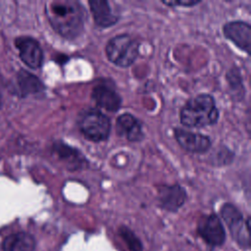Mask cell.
<instances>
[{
	"mask_svg": "<svg viewBox=\"0 0 251 251\" xmlns=\"http://www.w3.org/2000/svg\"><path fill=\"white\" fill-rule=\"evenodd\" d=\"M49 22L52 27L67 39L76 38L84 27V9L74 0L55 1L46 7Z\"/></svg>",
	"mask_w": 251,
	"mask_h": 251,
	"instance_id": "cell-1",
	"label": "cell"
},
{
	"mask_svg": "<svg viewBox=\"0 0 251 251\" xmlns=\"http://www.w3.org/2000/svg\"><path fill=\"white\" fill-rule=\"evenodd\" d=\"M179 120L186 127H205L219 120V110L213 96L202 93L189 99L180 109Z\"/></svg>",
	"mask_w": 251,
	"mask_h": 251,
	"instance_id": "cell-2",
	"label": "cell"
},
{
	"mask_svg": "<svg viewBox=\"0 0 251 251\" xmlns=\"http://www.w3.org/2000/svg\"><path fill=\"white\" fill-rule=\"evenodd\" d=\"M105 52L111 63L121 68H127L138 56L139 42L129 34H119L107 42Z\"/></svg>",
	"mask_w": 251,
	"mask_h": 251,
	"instance_id": "cell-3",
	"label": "cell"
},
{
	"mask_svg": "<svg viewBox=\"0 0 251 251\" xmlns=\"http://www.w3.org/2000/svg\"><path fill=\"white\" fill-rule=\"evenodd\" d=\"M77 126L82 135L93 142L106 140L111 131L109 118L96 109L82 111L77 118Z\"/></svg>",
	"mask_w": 251,
	"mask_h": 251,
	"instance_id": "cell-4",
	"label": "cell"
},
{
	"mask_svg": "<svg viewBox=\"0 0 251 251\" xmlns=\"http://www.w3.org/2000/svg\"><path fill=\"white\" fill-rule=\"evenodd\" d=\"M220 215L228 227L234 242L242 250L250 248L249 218L244 220L241 212L231 203H225L220 209Z\"/></svg>",
	"mask_w": 251,
	"mask_h": 251,
	"instance_id": "cell-5",
	"label": "cell"
},
{
	"mask_svg": "<svg viewBox=\"0 0 251 251\" xmlns=\"http://www.w3.org/2000/svg\"><path fill=\"white\" fill-rule=\"evenodd\" d=\"M197 233L211 247H221L226 239L224 225L216 214L201 216L197 224Z\"/></svg>",
	"mask_w": 251,
	"mask_h": 251,
	"instance_id": "cell-6",
	"label": "cell"
},
{
	"mask_svg": "<svg viewBox=\"0 0 251 251\" xmlns=\"http://www.w3.org/2000/svg\"><path fill=\"white\" fill-rule=\"evenodd\" d=\"M22 61L31 69H37L42 65L43 52L39 43L31 37L21 36L15 40Z\"/></svg>",
	"mask_w": 251,
	"mask_h": 251,
	"instance_id": "cell-7",
	"label": "cell"
},
{
	"mask_svg": "<svg viewBox=\"0 0 251 251\" xmlns=\"http://www.w3.org/2000/svg\"><path fill=\"white\" fill-rule=\"evenodd\" d=\"M186 200V191L179 184L162 185L158 189L159 206L169 212H176Z\"/></svg>",
	"mask_w": 251,
	"mask_h": 251,
	"instance_id": "cell-8",
	"label": "cell"
},
{
	"mask_svg": "<svg viewBox=\"0 0 251 251\" xmlns=\"http://www.w3.org/2000/svg\"><path fill=\"white\" fill-rule=\"evenodd\" d=\"M174 132L177 143L188 152L204 153L211 147V139L207 135L194 133L179 127H176Z\"/></svg>",
	"mask_w": 251,
	"mask_h": 251,
	"instance_id": "cell-9",
	"label": "cell"
},
{
	"mask_svg": "<svg viewBox=\"0 0 251 251\" xmlns=\"http://www.w3.org/2000/svg\"><path fill=\"white\" fill-rule=\"evenodd\" d=\"M226 38L233 42L239 49L249 53L251 45V27L249 24L236 21L226 23L223 27Z\"/></svg>",
	"mask_w": 251,
	"mask_h": 251,
	"instance_id": "cell-10",
	"label": "cell"
},
{
	"mask_svg": "<svg viewBox=\"0 0 251 251\" xmlns=\"http://www.w3.org/2000/svg\"><path fill=\"white\" fill-rule=\"evenodd\" d=\"M52 151L57 158L67 166L69 171L73 172L81 170L86 168L88 165V161L79 150L73 148L64 142H55L53 144Z\"/></svg>",
	"mask_w": 251,
	"mask_h": 251,
	"instance_id": "cell-11",
	"label": "cell"
},
{
	"mask_svg": "<svg viewBox=\"0 0 251 251\" xmlns=\"http://www.w3.org/2000/svg\"><path fill=\"white\" fill-rule=\"evenodd\" d=\"M91 98L96 105L108 112H116L122 105V98L113 86L99 84L93 87Z\"/></svg>",
	"mask_w": 251,
	"mask_h": 251,
	"instance_id": "cell-12",
	"label": "cell"
},
{
	"mask_svg": "<svg viewBox=\"0 0 251 251\" xmlns=\"http://www.w3.org/2000/svg\"><path fill=\"white\" fill-rule=\"evenodd\" d=\"M116 130L119 135L126 137L131 142L141 141L144 137L141 123L129 113H124L118 117Z\"/></svg>",
	"mask_w": 251,
	"mask_h": 251,
	"instance_id": "cell-13",
	"label": "cell"
},
{
	"mask_svg": "<svg viewBox=\"0 0 251 251\" xmlns=\"http://www.w3.org/2000/svg\"><path fill=\"white\" fill-rule=\"evenodd\" d=\"M35 238L25 231L12 233L2 242L3 251H35Z\"/></svg>",
	"mask_w": 251,
	"mask_h": 251,
	"instance_id": "cell-14",
	"label": "cell"
},
{
	"mask_svg": "<svg viewBox=\"0 0 251 251\" xmlns=\"http://www.w3.org/2000/svg\"><path fill=\"white\" fill-rule=\"evenodd\" d=\"M88 5L96 25L109 27L118 22L119 18L113 14L107 1H89Z\"/></svg>",
	"mask_w": 251,
	"mask_h": 251,
	"instance_id": "cell-15",
	"label": "cell"
},
{
	"mask_svg": "<svg viewBox=\"0 0 251 251\" xmlns=\"http://www.w3.org/2000/svg\"><path fill=\"white\" fill-rule=\"evenodd\" d=\"M17 81H18V85L20 87L21 93L24 95L40 93L45 89L44 84L41 82V80L37 76H35L34 75L25 70H21L18 73Z\"/></svg>",
	"mask_w": 251,
	"mask_h": 251,
	"instance_id": "cell-16",
	"label": "cell"
},
{
	"mask_svg": "<svg viewBox=\"0 0 251 251\" xmlns=\"http://www.w3.org/2000/svg\"><path fill=\"white\" fill-rule=\"evenodd\" d=\"M119 236L126 244L129 251H143V244L139 237L126 226H121L118 229Z\"/></svg>",
	"mask_w": 251,
	"mask_h": 251,
	"instance_id": "cell-17",
	"label": "cell"
},
{
	"mask_svg": "<svg viewBox=\"0 0 251 251\" xmlns=\"http://www.w3.org/2000/svg\"><path fill=\"white\" fill-rule=\"evenodd\" d=\"M163 4L168 6H185V7H192L199 3H201L200 0H186V1H162Z\"/></svg>",
	"mask_w": 251,
	"mask_h": 251,
	"instance_id": "cell-18",
	"label": "cell"
}]
</instances>
